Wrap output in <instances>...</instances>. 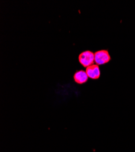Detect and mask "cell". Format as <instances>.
Segmentation results:
<instances>
[{"mask_svg": "<svg viewBox=\"0 0 135 152\" xmlns=\"http://www.w3.org/2000/svg\"><path fill=\"white\" fill-rule=\"evenodd\" d=\"M79 61L85 68H87L92 65L95 62V53L86 50L80 54L79 56Z\"/></svg>", "mask_w": 135, "mask_h": 152, "instance_id": "cell-1", "label": "cell"}, {"mask_svg": "<svg viewBox=\"0 0 135 152\" xmlns=\"http://www.w3.org/2000/svg\"><path fill=\"white\" fill-rule=\"evenodd\" d=\"M111 57L107 50H100L95 53V62L97 65H103L109 62Z\"/></svg>", "mask_w": 135, "mask_h": 152, "instance_id": "cell-2", "label": "cell"}, {"mask_svg": "<svg viewBox=\"0 0 135 152\" xmlns=\"http://www.w3.org/2000/svg\"><path fill=\"white\" fill-rule=\"evenodd\" d=\"M86 73L88 77L92 79L96 80L99 79L101 75V71L97 65H92L86 68Z\"/></svg>", "mask_w": 135, "mask_h": 152, "instance_id": "cell-3", "label": "cell"}, {"mask_svg": "<svg viewBox=\"0 0 135 152\" xmlns=\"http://www.w3.org/2000/svg\"><path fill=\"white\" fill-rule=\"evenodd\" d=\"M73 78H74L75 82H77V83L83 84V83L87 82L89 77H88L86 72H85L82 70H81V71L77 72L74 74Z\"/></svg>", "mask_w": 135, "mask_h": 152, "instance_id": "cell-4", "label": "cell"}]
</instances>
